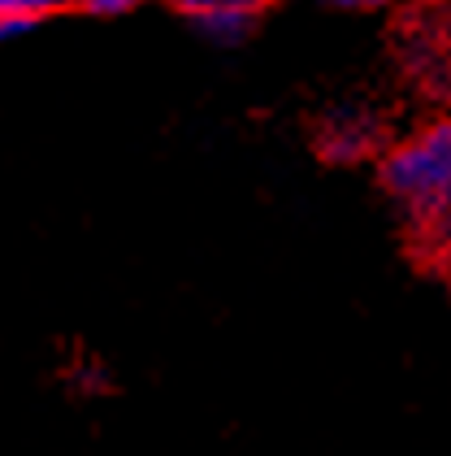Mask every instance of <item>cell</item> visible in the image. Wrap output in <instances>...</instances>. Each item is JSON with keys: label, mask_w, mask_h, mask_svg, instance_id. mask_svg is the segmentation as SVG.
Masks as SVG:
<instances>
[{"label": "cell", "mask_w": 451, "mask_h": 456, "mask_svg": "<svg viewBox=\"0 0 451 456\" xmlns=\"http://www.w3.org/2000/svg\"><path fill=\"white\" fill-rule=\"evenodd\" d=\"M382 183L425 226V235L451 252V118L404 140L382 161Z\"/></svg>", "instance_id": "6da1fadb"}, {"label": "cell", "mask_w": 451, "mask_h": 456, "mask_svg": "<svg viewBox=\"0 0 451 456\" xmlns=\"http://www.w3.org/2000/svg\"><path fill=\"white\" fill-rule=\"evenodd\" d=\"M165 4L187 13L213 39H243L261 9V0H165Z\"/></svg>", "instance_id": "7a4b0ae2"}, {"label": "cell", "mask_w": 451, "mask_h": 456, "mask_svg": "<svg viewBox=\"0 0 451 456\" xmlns=\"http://www.w3.org/2000/svg\"><path fill=\"white\" fill-rule=\"evenodd\" d=\"M378 140H382L378 122H374L369 113H360V109H343V113H334V118L321 126V152H326L330 161H360V157L374 152Z\"/></svg>", "instance_id": "3957f363"}, {"label": "cell", "mask_w": 451, "mask_h": 456, "mask_svg": "<svg viewBox=\"0 0 451 456\" xmlns=\"http://www.w3.org/2000/svg\"><path fill=\"white\" fill-rule=\"evenodd\" d=\"M416 61L425 66L430 78H447L451 83V0H434L413 31Z\"/></svg>", "instance_id": "277c9868"}, {"label": "cell", "mask_w": 451, "mask_h": 456, "mask_svg": "<svg viewBox=\"0 0 451 456\" xmlns=\"http://www.w3.org/2000/svg\"><path fill=\"white\" fill-rule=\"evenodd\" d=\"M66 0H0V39L22 36L27 27H35L39 18L57 13Z\"/></svg>", "instance_id": "5b68a950"}, {"label": "cell", "mask_w": 451, "mask_h": 456, "mask_svg": "<svg viewBox=\"0 0 451 456\" xmlns=\"http://www.w3.org/2000/svg\"><path fill=\"white\" fill-rule=\"evenodd\" d=\"M66 4H74V9H87V13H126V9H135L139 0H66Z\"/></svg>", "instance_id": "8992f818"}, {"label": "cell", "mask_w": 451, "mask_h": 456, "mask_svg": "<svg viewBox=\"0 0 451 456\" xmlns=\"http://www.w3.org/2000/svg\"><path fill=\"white\" fill-rule=\"evenodd\" d=\"M321 4H339V9H374L382 0H321Z\"/></svg>", "instance_id": "52a82bcc"}, {"label": "cell", "mask_w": 451, "mask_h": 456, "mask_svg": "<svg viewBox=\"0 0 451 456\" xmlns=\"http://www.w3.org/2000/svg\"><path fill=\"white\" fill-rule=\"evenodd\" d=\"M447 270H451V252H447Z\"/></svg>", "instance_id": "ba28073f"}]
</instances>
